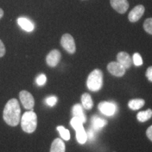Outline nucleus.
I'll list each match as a JSON object with an SVG mask.
<instances>
[{
    "label": "nucleus",
    "mask_w": 152,
    "mask_h": 152,
    "mask_svg": "<svg viewBox=\"0 0 152 152\" xmlns=\"http://www.w3.org/2000/svg\"><path fill=\"white\" fill-rule=\"evenodd\" d=\"M46 102L47 105H49V106H54L57 102V98L54 96H49L46 99Z\"/></svg>",
    "instance_id": "obj_25"
},
{
    "label": "nucleus",
    "mask_w": 152,
    "mask_h": 152,
    "mask_svg": "<svg viewBox=\"0 0 152 152\" xmlns=\"http://www.w3.org/2000/svg\"><path fill=\"white\" fill-rule=\"evenodd\" d=\"M76 138H77V142L80 144H83L86 142L87 140V132H85L84 128H81L76 130Z\"/></svg>",
    "instance_id": "obj_19"
},
{
    "label": "nucleus",
    "mask_w": 152,
    "mask_h": 152,
    "mask_svg": "<svg viewBox=\"0 0 152 152\" xmlns=\"http://www.w3.org/2000/svg\"><path fill=\"white\" fill-rule=\"evenodd\" d=\"M61 45L66 52L69 54H73L76 50L75 43L73 37L70 34H64L61 39Z\"/></svg>",
    "instance_id": "obj_4"
},
{
    "label": "nucleus",
    "mask_w": 152,
    "mask_h": 152,
    "mask_svg": "<svg viewBox=\"0 0 152 152\" xmlns=\"http://www.w3.org/2000/svg\"><path fill=\"white\" fill-rule=\"evenodd\" d=\"M61 58V52L57 49H54L47 54L46 57L47 64L50 67H55L59 63Z\"/></svg>",
    "instance_id": "obj_9"
},
{
    "label": "nucleus",
    "mask_w": 152,
    "mask_h": 152,
    "mask_svg": "<svg viewBox=\"0 0 152 152\" xmlns=\"http://www.w3.org/2000/svg\"><path fill=\"white\" fill-rule=\"evenodd\" d=\"M87 85L89 90L96 92L101 90L103 85V74L99 69H95L88 76Z\"/></svg>",
    "instance_id": "obj_3"
},
{
    "label": "nucleus",
    "mask_w": 152,
    "mask_h": 152,
    "mask_svg": "<svg viewBox=\"0 0 152 152\" xmlns=\"http://www.w3.org/2000/svg\"><path fill=\"white\" fill-rule=\"evenodd\" d=\"M3 16H4V11L0 8V19L2 18Z\"/></svg>",
    "instance_id": "obj_30"
},
{
    "label": "nucleus",
    "mask_w": 152,
    "mask_h": 152,
    "mask_svg": "<svg viewBox=\"0 0 152 152\" xmlns=\"http://www.w3.org/2000/svg\"><path fill=\"white\" fill-rule=\"evenodd\" d=\"M81 100L83 107L85 109H90L93 107V101L91 96L89 94L85 93V94L82 95Z\"/></svg>",
    "instance_id": "obj_16"
},
{
    "label": "nucleus",
    "mask_w": 152,
    "mask_h": 152,
    "mask_svg": "<svg viewBox=\"0 0 152 152\" xmlns=\"http://www.w3.org/2000/svg\"><path fill=\"white\" fill-rule=\"evenodd\" d=\"M6 53V48L2 41L0 39V57H3Z\"/></svg>",
    "instance_id": "obj_27"
},
{
    "label": "nucleus",
    "mask_w": 152,
    "mask_h": 152,
    "mask_svg": "<svg viewBox=\"0 0 152 152\" xmlns=\"http://www.w3.org/2000/svg\"><path fill=\"white\" fill-rule=\"evenodd\" d=\"M117 61L119 64H121L125 69L130 68L132 65V60L131 57L128 53L125 52H119L117 55Z\"/></svg>",
    "instance_id": "obj_11"
},
{
    "label": "nucleus",
    "mask_w": 152,
    "mask_h": 152,
    "mask_svg": "<svg viewBox=\"0 0 152 152\" xmlns=\"http://www.w3.org/2000/svg\"><path fill=\"white\" fill-rule=\"evenodd\" d=\"M65 144L61 139L57 138L52 142L50 152H65Z\"/></svg>",
    "instance_id": "obj_14"
},
{
    "label": "nucleus",
    "mask_w": 152,
    "mask_h": 152,
    "mask_svg": "<svg viewBox=\"0 0 152 152\" xmlns=\"http://www.w3.org/2000/svg\"><path fill=\"white\" fill-rule=\"evenodd\" d=\"M133 62H134V65L137 66H142L143 64V61H142V56L139 53H134L133 55Z\"/></svg>",
    "instance_id": "obj_23"
},
{
    "label": "nucleus",
    "mask_w": 152,
    "mask_h": 152,
    "mask_svg": "<svg viewBox=\"0 0 152 152\" xmlns=\"http://www.w3.org/2000/svg\"><path fill=\"white\" fill-rule=\"evenodd\" d=\"M99 109L104 115L108 116H111L115 114L117 110V106L115 104L108 102H102L98 106Z\"/></svg>",
    "instance_id": "obj_6"
},
{
    "label": "nucleus",
    "mask_w": 152,
    "mask_h": 152,
    "mask_svg": "<svg viewBox=\"0 0 152 152\" xmlns=\"http://www.w3.org/2000/svg\"><path fill=\"white\" fill-rule=\"evenodd\" d=\"M47 82V77L46 75H44V74H41L39 75L36 79V83L39 86H42V85H44Z\"/></svg>",
    "instance_id": "obj_24"
},
{
    "label": "nucleus",
    "mask_w": 152,
    "mask_h": 152,
    "mask_svg": "<svg viewBox=\"0 0 152 152\" xmlns=\"http://www.w3.org/2000/svg\"><path fill=\"white\" fill-rule=\"evenodd\" d=\"M83 121H81L80 119L78 118L77 117H74L73 118L71 119V125H72V127L75 129V130H78V129L81 128H83Z\"/></svg>",
    "instance_id": "obj_21"
},
{
    "label": "nucleus",
    "mask_w": 152,
    "mask_h": 152,
    "mask_svg": "<svg viewBox=\"0 0 152 152\" xmlns=\"http://www.w3.org/2000/svg\"><path fill=\"white\" fill-rule=\"evenodd\" d=\"M18 24L20 26V27L22 28L23 30H26V32H32L33 31L34 28H35V26L33 23V22L27 18L25 17H20L17 20Z\"/></svg>",
    "instance_id": "obj_12"
},
{
    "label": "nucleus",
    "mask_w": 152,
    "mask_h": 152,
    "mask_svg": "<svg viewBox=\"0 0 152 152\" xmlns=\"http://www.w3.org/2000/svg\"><path fill=\"white\" fill-rule=\"evenodd\" d=\"M19 97L20 102L24 106L25 109L32 110L35 106V99L33 95L29 92L26 90H23L19 93Z\"/></svg>",
    "instance_id": "obj_5"
},
{
    "label": "nucleus",
    "mask_w": 152,
    "mask_h": 152,
    "mask_svg": "<svg viewBox=\"0 0 152 152\" xmlns=\"http://www.w3.org/2000/svg\"><path fill=\"white\" fill-rule=\"evenodd\" d=\"M57 130H58V132H59L60 135L61 136V137L64 139V140L68 141V140H70V138H71V135H70L69 131L66 130L64 127L63 126L57 127Z\"/></svg>",
    "instance_id": "obj_20"
},
{
    "label": "nucleus",
    "mask_w": 152,
    "mask_h": 152,
    "mask_svg": "<svg viewBox=\"0 0 152 152\" xmlns=\"http://www.w3.org/2000/svg\"><path fill=\"white\" fill-rule=\"evenodd\" d=\"M107 68L110 73L113 75L116 76V77H122L126 71V69L118 61H112L109 63L108 64Z\"/></svg>",
    "instance_id": "obj_7"
},
{
    "label": "nucleus",
    "mask_w": 152,
    "mask_h": 152,
    "mask_svg": "<svg viewBox=\"0 0 152 152\" xmlns=\"http://www.w3.org/2000/svg\"><path fill=\"white\" fill-rule=\"evenodd\" d=\"M91 123H92V128L95 131H98L104 128L107 124V121L105 119L102 118L97 115H94L91 119Z\"/></svg>",
    "instance_id": "obj_13"
},
{
    "label": "nucleus",
    "mask_w": 152,
    "mask_h": 152,
    "mask_svg": "<svg viewBox=\"0 0 152 152\" xmlns=\"http://www.w3.org/2000/svg\"><path fill=\"white\" fill-rule=\"evenodd\" d=\"M146 76L149 81L152 82V66H150L147 68L146 72Z\"/></svg>",
    "instance_id": "obj_28"
},
{
    "label": "nucleus",
    "mask_w": 152,
    "mask_h": 152,
    "mask_svg": "<svg viewBox=\"0 0 152 152\" xmlns=\"http://www.w3.org/2000/svg\"><path fill=\"white\" fill-rule=\"evenodd\" d=\"M95 132L96 131L91 128L90 130H88V132H87V139H89L90 140H93L95 138Z\"/></svg>",
    "instance_id": "obj_26"
},
{
    "label": "nucleus",
    "mask_w": 152,
    "mask_h": 152,
    "mask_svg": "<svg viewBox=\"0 0 152 152\" xmlns=\"http://www.w3.org/2000/svg\"><path fill=\"white\" fill-rule=\"evenodd\" d=\"M111 7L119 14H124L129 8L128 0H110Z\"/></svg>",
    "instance_id": "obj_10"
},
{
    "label": "nucleus",
    "mask_w": 152,
    "mask_h": 152,
    "mask_svg": "<svg viewBox=\"0 0 152 152\" xmlns=\"http://www.w3.org/2000/svg\"><path fill=\"white\" fill-rule=\"evenodd\" d=\"M73 114L74 117L78 118L83 121V123L86 122V117H85L83 107L80 104H75L73 107Z\"/></svg>",
    "instance_id": "obj_15"
},
{
    "label": "nucleus",
    "mask_w": 152,
    "mask_h": 152,
    "mask_svg": "<svg viewBox=\"0 0 152 152\" xmlns=\"http://www.w3.org/2000/svg\"><path fill=\"white\" fill-rule=\"evenodd\" d=\"M145 8L143 5H137L133 8L128 14V19L130 22L134 23L138 21L144 14Z\"/></svg>",
    "instance_id": "obj_8"
},
{
    "label": "nucleus",
    "mask_w": 152,
    "mask_h": 152,
    "mask_svg": "<svg viewBox=\"0 0 152 152\" xmlns=\"http://www.w3.org/2000/svg\"><path fill=\"white\" fill-rule=\"evenodd\" d=\"M147 136L151 141H152V125L148 128L147 130Z\"/></svg>",
    "instance_id": "obj_29"
},
{
    "label": "nucleus",
    "mask_w": 152,
    "mask_h": 152,
    "mask_svg": "<svg viewBox=\"0 0 152 152\" xmlns=\"http://www.w3.org/2000/svg\"><path fill=\"white\" fill-rule=\"evenodd\" d=\"M3 118L10 126L18 125L20 118V108L16 99H11L6 104L3 112Z\"/></svg>",
    "instance_id": "obj_1"
},
{
    "label": "nucleus",
    "mask_w": 152,
    "mask_h": 152,
    "mask_svg": "<svg viewBox=\"0 0 152 152\" xmlns=\"http://www.w3.org/2000/svg\"><path fill=\"white\" fill-rule=\"evenodd\" d=\"M144 29L147 33L152 35V18L146 19L143 25Z\"/></svg>",
    "instance_id": "obj_22"
},
{
    "label": "nucleus",
    "mask_w": 152,
    "mask_h": 152,
    "mask_svg": "<svg viewBox=\"0 0 152 152\" xmlns=\"http://www.w3.org/2000/svg\"><path fill=\"white\" fill-rule=\"evenodd\" d=\"M145 102L142 99H132L128 102L129 108L132 110H138L143 107Z\"/></svg>",
    "instance_id": "obj_17"
},
{
    "label": "nucleus",
    "mask_w": 152,
    "mask_h": 152,
    "mask_svg": "<svg viewBox=\"0 0 152 152\" xmlns=\"http://www.w3.org/2000/svg\"><path fill=\"white\" fill-rule=\"evenodd\" d=\"M37 125V115L33 111L24 113L21 118V128L24 132L33 133L35 131Z\"/></svg>",
    "instance_id": "obj_2"
},
{
    "label": "nucleus",
    "mask_w": 152,
    "mask_h": 152,
    "mask_svg": "<svg viewBox=\"0 0 152 152\" xmlns=\"http://www.w3.org/2000/svg\"><path fill=\"white\" fill-rule=\"evenodd\" d=\"M152 117V110L148 109L145 111L139 112L137 115V118L140 122H146Z\"/></svg>",
    "instance_id": "obj_18"
}]
</instances>
